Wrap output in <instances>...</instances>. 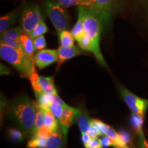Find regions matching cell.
Returning <instances> with one entry per match:
<instances>
[{
	"label": "cell",
	"mask_w": 148,
	"mask_h": 148,
	"mask_svg": "<svg viewBox=\"0 0 148 148\" xmlns=\"http://www.w3.org/2000/svg\"><path fill=\"white\" fill-rule=\"evenodd\" d=\"M18 17V11L14 10L3 14L0 18V34H2L7 30L12 28L16 23Z\"/></svg>",
	"instance_id": "obj_16"
},
{
	"label": "cell",
	"mask_w": 148,
	"mask_h": 148,
	"mask_svg": "<svg viewBox=\"0 0 148 148\" xmlns=\"http://www.w3.org/2000/svg\"><path fill=\"white\" fill-rule=\"evenodd\" d=\"M85 148H103V144L101 138L99 137H92L90 141L84 145Z\"/></svg>",
	"instance_id": "obj_28"
},
{
	"label": "cell",
	"mask_w": 148,
	"mask_h": 148,
	"mask_svg": "<svg viewBox=\"0 0 148 148\" xmlns=\"http://www.w3.org/2000/svg\"><path fill=\"white\" fill-rule=\"evenodd\" d=\"M8 116L23 131L31 135L35 130L37 114V103L27 95L15 98L8 106Z\"/></svg>",
	"instance_id": "obj_1"
},
{
	"label": "cell",
	"mask_w": 148,
	"mask_h": 148,
	"mask_svg": "<svg viewBox=\"0 0 148 148\" xmlns=\"http://www.w3.org/2000/svg\"><path fill=\"white\" fill-rule=\"evenodd\" d=\"M91 127L97 130L102 135L108 136L113 141L114 148H130L121 135L116 132L110 125L106 124L100 120L92 119Z\"/></svg>",
	"instance_id": "obj_7"
},
{
	"label": "cell",
	"mask_w": 148,
	"mask_h": 148,
	"mask_svg": "<svg viewBox=\"0 0 148 148\" xmlns=\"http://www.w3.org/2000/svg\"><path fill=\"white\" fill-rule=\"evenodd\" d=\"M33 42H34L35 51L42 50V49H45L47 47V42H46L44 35L43 36L37 37L36 38H34L33 39Z\"/></svg>",
	"instance_id": "obj_26"
},
{
	"label": "cell",
	"mask_w": 148,
	"mask_h": 148,
	"mask_svg": "<svg viewBox=\"0 0 148 148\" xmlns=\"http://www.w3.org/2000/svg\"><path fill=\"white\" fill-rule=\"evenodd\" d=\"M39 82L42 90L45 94L50 95H58L53 77H45L39 75Z\"/></svg>",
	"instance_id": "obj_17"
},
{
	"label": "cell",
	"mask_w": 148,
	"mask_h": 148,
	"mask_svg": "<svg viewBox=\"0 0 148 148\" xmlns=\"http://www.w3.org/2000/svg\"><path fill=\"white\" fill-rule=\"evenodd\" d=\"M44 9L58 34L69 27L71 22L70 16L65 9L56 1L45 0Z\"/></svg>",
	"instance_id": "obj_4"
},
{
	"label": "cell",
	"mask_w": 148,
	"mask_h": 148,
	"mask_svg": "<svg viewBox=\"0 0 148 148\" xmlns=\"http://www.w3.org/2000/svg\"><path fill=\"white\" fill-rule=\"evenodd\" d=\"M56 1L64 8H69L73 5L90 7V5L85 0H56Z\"/></svg>",
	"instance_id": "obj_23"
},
{
	"label": "cell",
	"mask_w": 148,
	"mask_h": 148,
	"mask_svg": "<svg viewBox=\"0 0 148 148\" xmlns=\"http://www.w3.org/2000/svg\"><path fill=\"white\" fill-rule=\"evenodd\" d=\"M44 126L51 132H54L59 129L58 121L49 110L45 109V117H44Z\"/></svg>",
	"instance_id": "obj_19"
},
{
	"label": "cell",
	"mask_w": 148,
	"mask_h": 148,
	"mask_svg": "<svg viewBox=\"0 0 148 148\" xmlns=\"http://www.w3.org/2000/svg\"><path fill=\"white\" fill-rule=\"evenodd\" d=\"M60 46L63 47H71L75 45V38L71 31L64 29L61 31L58 34Z\"/></svg>",
	"instance_id": "obj_18"
},
{
	"label": "cell",
	"mask_w": 148,
	"mask_h": 148,
	"mask_svg": "<svg viewBox=\"0 0 148 148\" xmlns=\"http://www.w3.org/2000/svg\"><path fill=\"white\" fill-rule=\"evenodd\" d=\"M119 90L123 101L128 106L132 114L144 117L148 109V99L134 95L125 86L119 85Z\"/></svg>",
	"instance_id": "obj_5"
},
{
	"label": "cell",
	"mask_w": 148,
	"mask_h": 148,
	"mask_svg": "<svg viewBox=\"0 0 148 148\" xmlns=\"http://www.w3.org/2000/svg\"><path fill=\"white\" fill-rule=\"evenodd\" d=\"M58 50L52 49H44L37 51L34 58V64L39 69H42L49 66L58 62Z\"/></svg>",
	"instance_id": "obj_8"
},
{
	"label": "cell",
	"mask_w": 148,
	"mask_h": 148,
	"mask_svg": "<svg viewBox=\"0 0 148 148\" xmlns=\"http://www.w3.org/2000/svg\"><path fill=\"white\" fill-rule=\"evenodd\" d=\"M20 42H21L22 49H23L25 55L29 60L34 62L35 49L33 38H31L29 34L23 33L20 36Z\"/></svg>",
	"instance_id": "obj_14"
},
{
	"label": "cell",
	"mask_w": 148,
	"mask_h": 148,
	"mask_svg": "<svg viewBox=\"0 0 148 148\" xmlns=\"http://www.w3.org/2000/svg\"><path fill=\"white\" fill-rule=\"evenodd\" d=\"M57 50H58V60L57 62L58 66H60L66 60L84 53V50H82L79 46L75 45L71 47H63L60 46Z\"/></svg>",
	"instance_id": "obj_11"
},
{
	"label": "cell",
	"mask_w": 148,
	"mask_h": 148,
	"mask_svg": "<svg viewBox=\"0 0 148 148\" xmlns=\"http://www.w3.org/2000/svg\"><path fill=\"white\" fill-rule=\"evenodd\" d=\"M85 1L89 3L90 5V7H93L95 3H96V1H97V0H85Z\"/></svg>",
	"instance_id": "obj_31"
},
{
	"label": "cell",
	"mask_w": 148,
	"mask_h": 148,
	"mask_svg": "<svg viewBox=\"0 0 148 148\" xmlns=\"http://www.w3.org/2000/svg\"><path fill=\"white\" fill-rule=\"evenodd\" d=\"M81 134H82V140L83 143H84V145H86L90 141V140L91 139V136H90L88 132L81 133Z\"/></svg>",
	"instance_id": "obj_30"
},
{
	"label": "cell",
	"mask_w": 148,
	"mask_h": 148,
	"mask_svg": "<svg viewBox=\"0 0 148 148\" xmlns=\"http://www.w3.org/2000/svg\"><path fill=\"white\" fill-rule=\"evenodd\" d=\"M78 112L79 108H73L67 104L64 107L62 113L58 119V123L60 130L65 135L66 137L70 127L76 121Z\"/></svg>",
	"instance_id": "obj_9"
},
{
	"label": "cell",
	"mask_w": 148,
	"mask_h": 148,
	"mask_svg": "<svg viewBox=\"0 0 148 148\" xmlns=\"http://www.w3.org/2000/svg\"><path fill=\"white\" fill-rule=\"evenodd\" d=\"M47 139L41 138L36 135L32 136V138L27 143V148H46Z\"/></svg>",
	"instance_id": "obj_24"
},
{
	"label": "cell",
	"mask_w": 148,
	"mask_h": 148,
	"mask_svg": "<svg viewBox=\"0 0 148 148\" xmlns=\"http://www.w3.org/2000/svg\"><path fill=\"white\" fill-rule=\"evenodd\" d=\"M66 137L60 127L48 137L46 141V148H65Z\"/></svg>",
	"instance_id": "obj_13"
},
{
	"label": "cell",
	"mask_w": 148,
	"mask_h": 148,
	"mask_svg": "<svg viewBox=\"0 0 148 148\" xmlns=\"http://www.w3.org/2000/svg\"><path fill=\"white\" fill-rule=\"evenodd\" d=\"M141 1H143V2H147L148 0H140Z\"/></svg>",
	"instance_id": "obj_32"
},
{
	"label": "cell",
	"mask_w": 148,
	"mask_h": 148,
	"mask_svg": "<svg viewBox=\"0 0 148 148\" xmlns=\"http://www.w3.org/2000/svg\"><path fill=\"white\" fill-rule=\"evenodd\" d=\"M23 33V29L21 26L12 27L3 34H1V43L23 51L20 42V36Z\"/></svg>",
	"instance_id": "obj_10"
},
{
	"label": "cell",
	"mask_w": 148,
	"mask_h": 148,
	"mask_svg": "<svg viewBox=\"0 0 148 148\" xmlns=\"http://www.w3.org/2000/svg\"><path fill=\"white\" fill-rule=\"evenodd\" d=\"M138 135V148H148V142L146 140L144 135L143 128L138 130L136 131Z\"/></svg>",
	"instance_id": "obj_27"
},
{
	"label": "cell",
	"mask_w": 148,
	"mask_h": 148,
	"mask_svg": "<svg viewBox=\"0 0 148 148\" xmlns=\"http://www.w3.org/2000/svg\"><path fill=\"white\" fill-rule=\"evenodd\" d=\"M29 80H30L31 84H32V88L34 90V92L35 93L36 97H38L40 95H41L42 93H43V90L40 86V82H39V75H38V73L36 72L33 73L31 76L29 77Z\"/></svg>",
	"instance_id": "obj_21"
},
{
	"label": "cell",
	"mask_w": 148,
	"mask_h": 148,
	"mask_svg": "<svg viewBox=\"0 0 148 148\" xmlns=\"http://www.w3.org/2000/svg\"><path fill=\"white\" fill-rule=\"evenodd\" d=\"M108 15V12L100 11L92 7H86V16L84 19V32L91 41L92 53L95 56L99 65L108 68L106 60L101 53L99 42L101 32L102 23L104 18Z\"/></svg>",
	"instance_id": "obj_2"
},
{
	"label": "cell",
	"mask_w": 148,
	"mask_h": 148,
	"mask_svg": "<svg viewBox=\"0 0 148 148\" xmlns=\"http://www.w3.org/2000/svg\"><path fill=\"white\" fill-rule=\"evenodd\" d=\"M86 7L78 6V16L77 21L71 30V32L77 41L81 39L85 35L84 19L86 16Z\"/></svg>",
	"instance_id": "obj_12"
},
{
	"label": "cell",
	"mask_w": 148,
	"mask_h": 148,
	"mask_svg": "<svg viewBox=\"0 0 148 148\" xmlns=\"http://www.w3.org/2000/svg\"><path fill=\"white\" fill-rule=\"evenodd\" d=\"M116 1L117 0H97L92 8L109 13L113 10Z\"/></svg>",
	"instance_id": "obj_20"
},
{
	"label": "cell",
	"mask_w": 148,
	"mask_h": 148,
	"mask_svg": "<svg viewBox=\"0 0 148 148\" xmlns=\"http://www.w3.org/2000/svg\"><path fill=\"white\" fill-rule=\"evenodd\" d=\"M77 45H78L79 47H80L82 50H84L85 51H89V52L92 53V48L91 41H90L89 38H88L86 34H85L81 39L77 40Z\"/></svg>",
	"instance_id": "obj_25"
},
{
	"label": "cell",
	"mask_w": 148,
	"mask_h": 148,
	"mask_svg": "<svg viewBox=\"0 0 148 148\" xmlns=\"http://www.w3.org/2000/svg\"><path fill=\"white\" fill-rule=\"evenodd\" d=\"M42 20L39 6L38 5H29L22 11L21 27L23 33L29 34L35 27Z\"/></svg>",
	"instance_id": "obj_6"
},
{
	"label": "cell",
	"mask_w": 148,
	"mask_h": 148,
	"mask_svg": "<svg viewBox=\"0 0 148 148\" xmlns=\"http://www.w3.org/2000/svg\"><path fill=\"white\" fill-rule=\"evenodd\" d=\"M48 31H49L48 27L46 25L45 21H43V19H42L31 32L30 34H29V36H31V38L34 39V38H36L37 37L43 36Z\"/></svg>",
	"instance_id": "obj_22"
},
{
	"label": "cell",
	"mask_w": 148,
	"mask_h": 148,
	"mask_svg": "<svg viewBox=\"0 0 148 148\" xmlns=\"http://www.w3.org/2000/svg\"><path fill=\"white\" fill-rule=\"evenodd\" d=\"M1 58L14 66L25 77H29L34 72L35 64L27 58L23 51L0 43Z\"/></svg>",
	"instance_id": "obj_3"
},
{
	"label": "cell",
	"mask_w": 148,
	"mask_h": 148,
	"mask_svg": "<svg viewBox=\"0 0 148 148\" xmlns=\"http://www.w3.org/2000/svg\"><path fill=\"white\" fill-rule=\"evenodd\" d=\"M132 124L135 127L136 131L143 128V117H142V116H140L138 115H136V114H132Z\"/></svg>",
	"instance_id": "obj_29"
},
{
	"label": "cell",
	"mask_w": 148,
	"mask_h": 148,
	"mask_svg": "<svg viewBox=\"0 0 148 148\" xmlns=\"http://www.w3.org/2000/svg\"><path fill=\"white\" fill-rule=\"evenodd\" d=\"M91 121L88 110L86 108H79L76 121L78 124L81 133L88 132L91 128Z\"/></svg>",
	"instance_id": "obj_15"
}]
</instances>
